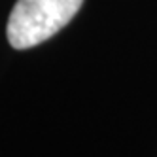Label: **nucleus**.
<instances>
[{
    "label": "nucleus",
    "mask_w": 157,
    "mask_h": 157,
    "mask_svg": "<svg viewBox=\"0 0 157 157\" xmlns=\"http://www.w3.org/2000/svg\"><path fill=\"white\" fill-rule=\"evenodd\" d=\"M83 0H17L6 34L13 49H30L49 40L74 19Z\"/></svg>",
    "instance_id": "obj_1"
}]
</instances>
